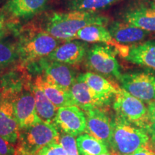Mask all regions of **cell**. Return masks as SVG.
<instances>
[{
    "instance_id": "17",
    "label": "cell",
    "mask_w": 155,
    "mask_h": 155,
    "mask_svg": "<svg viewBox=\"0 0 155 155\" xmlns=\"http://www.w3.org/2000/svg\"><path fill=\"white\" fill-rule=\"evenodd\" d=\"M34 85L40 89L48 99L58 108L75 106L71 91L53 84L46 80L43 76H37Z\"/></svg>"
},
{
    "instance_id": "18",
    "label": "cell",
    "mask_w": 155,
    "mask_h": 155,
    "mask_svg": "<svg viewBox=\"0 0 155 155\" xmlns=\"http://www.w3.org/2000/svg\"><path fill=\"white\" fill-rule=\"evenodd\" d=\"M108 30L114 40L120 44L137 43L146 39L151 33L125 22H112Z\"/></svg>"
},
{
    "instance_id": "37",
    "label": "cell",
    "mask_w": 155,
    "mask_h": 155,
    "mask_svg": "<svg viewBox=\"0 0 155 155\" xmlns=\"http://www.w3.org/2000/svg\"><path fill=\"white\" fill-rule=\"evenodd\" d=\"M0 100H1V97H0Z\"/></svg>"
},
{
    "instance_id": "31",
    "label": "cell",
    "mask_w": 155,
    "mask_h": 155,
    "mask_svg": "<svg viewBox=\"0 0 155 155\" xmlns=\"http://www.w3.org/2000/svg\"><path fill=\"white\" fill-rule=\"evenodd\" d=\"M145 130L147 131L148 134L151 133H155V121L151 122V123L149 124L147 127L145 128Z\"/></svg>"
},
{
    "instance_id": "15",
    "label": "cell",
    "mask_w": 155,
    "mask_h": 155,
    "mask_svg": "<svg viewBox=\"0 0 155 155\" xmlns=\"http://www.w3.org/2000/svg\"><path fill=\"white\" fill-rule=\"evenodd\" d=\"M75 39L86 42H97L115 48L121 57L125 58L129 52V46L120 44L114 40L108 30L102 25H90L77 32Z\"/></svg>"
},
{
    "instance_id": "26",
    "label": "cell",
    "mask_w": 155,
    "mask_h": 155,
    "mask_svg": "<svg viewBox=\"0 0 155 155\" xmlns=\"http://www.w3.org/2000/svg\"><path fill=\"white\" fill-rule=\"evenodd\" d=\"M59 143L62 145L67 155H80L78 149L76 139L74 136L70 134H64L60 137Z\"/></svg>"
},
{
    "instance_id": "32",
    "label": "cell",
    "mask_w": 155,
    "mask_h": 155,
    "mask_svg": "<svg viewBox=\"0 0 155 155\" xmlns=\"http://www.w3.org/2000/svg\"><path fill=\"white\" fill-rule=\"evenodd\" d=\"M150 136V147L155 152V133L149 134Z\"/></svg>"
},
{
    "instance_id": "25",
    "label": "cell",
    "mask_w": 155,
    "mask_h": 155,
    "mask_svg": "<svg viewBox=\"0 0 155 155\" xmlns=\"http://www.w3.org/2000/svg\"><path fill=\"white\" fill-rule=\"evenodd\" d=\"M18 57L17 47L10 42L0 41V68L9 65Z\"/></svg>"
},
{
    "instance_id": "27",
    "label": "cell",
    "mask_w": 155,
    "mask_h": 155,
    "mask_svg": "<svg viewBox=\"0 0 155 155\" xmlns=\"http://www.w3.org/2000/svg\"><path fill=\"white\" fill-rule=\"evenodd\" d=\"M37 155H67V153L59 142H53L44 147Z\"/></svg>"
},
{
    "instance_id": "28",
    "label": "cell",
    "mask_w": 155,
    "mask_h": 155,
    "mask_svg": "<svg viewBox=\"0 0 155 155\" xmlns=\"http://www.w3.org/2000/svg\"><path fill=\"white\" fill-rule=\"evenodd\" d=\"M14 144L0 137V155H15Z\"/></svg>"
},
{
    "instance_id": "29",
    "label": "cell",
    "mask_w": 155,
    "mask_h": 155,
    "mask_svg": "<svg viewBox=\"0 0 155 155\" xmlns=\"http://www.w3.org/2000/svg\"><path fill=\"white\" fill-rule=\"evenodd\" d=\"M128 155H155V152L152 148H150L148 146L142 147V148L139 149V150L136 151V152L132 153V154Z\"/></svg>"
},
{
    "instance_id": "30",
    "label": "cell",
    "mask_w": 155,
    "mask_h": 155,
    "mask_svg": "<svg viewBox=\"0 0 155 155\" xmlns=\"http://www.w3.org/2000/svg\"><path fill=\"white\" fill-rule=\"evenodd\" d=\"M147 109H148V116H149V120H150V123H151V122H154L155 121V100L149 103L148 106H147Z\"/></svg>"
},
{
    "instance_id": "35",
    "label": "cell",
    "mask_w": 155,
    "mask_h": 155,
    "mask_svg": "<svg viewBox=\"0 0 155 155\" xmlns=\"http://www.w3.org/2000/svg\"><path fill=\"white\" fill-rule=\"evenodd\" d=\"M1 82H0V90H1ZM0 97H2V93L0 92Z\"/></svg>"
},
{
    "instance_id": "5",
    "label": "cell",
    "mask_w": 155,
    "mask_h": 155,
    "mask_svg": "<svg viewBox=\"0 0 155 155\" xmlns=\"http://www.w3.org/2000/svg\"><path fill=\"white\" fill-rule=\"evenodd\" d=\"M119 81L122 88L142 101L155 100V73L136 71L121 75Z\"/></svg>"
},
{
    "instance_id": "8",
    "label": "cell",
    "mask_w": 155,
    "mask_h": 155,
    "mask_svg": "<svg viewBox=\"0 0 155 155\" xmlns=\"http://www.w3.org/2000/svg\"><path fill=\"white\" fill-rule=\"evenodd\" d=\"M122 19L144 30L155 32V2L152 0L139 2L124 12Z\"/></svg>"
},
{
    "instance_id": "36",
    "label": "cell",
    "mask_w": 155,
    "mask_h": 155,
    "mask_svg": "<svg viewBox=\"0 0 155 155\" xmlns=\"http://www.w3.org/2000/svg\"><path fill=\"white\" fill-rule=\"evenodd\" d=\"M152 1H154V2H155V0H152Z\"/></svg>"
},
{
    "instance_id": "20",
    "label": "cell",
    "mask_w": 155,
    "mask_h": 155,
    "mask_svg": "<svg viewBox=\"0 0 155 155\" xmlns=\"http://www.w3.org/2000/svg\"><path fill=\"white\" fill-rule=\"evenodd\" d=\"M48 0H8L5 9L15 17L27 18L38 14L45 7Z\"/></svg>"
},
{
    "instance_id": "1",
    "label": "cell",
    "mask_w": 155,
    "mask_h": 155,
    "mask_svg": "<svg viewBox=\"0 0 155 155\" xmlns=\"http://www.w3.org/2000/svg\"><path fill=\"white\" fill-rule=\"evenodd\" d=\"M108 18L96 12L71 10L68 12H55L50 16L46 32L58 40H75L77 32L90 25L106 26Z\"/></svg>"
},
{
    "instance_id": "7",
    "label": "cell",
    "mask_w": 155,
    "mask_h": 155,
    "mask_svg": "<svg viewBox=\"0 0 155 155\" xmlns=\"http://www.w3.org/2000/svg\"><path fill=\"white\" fill-rule=\"evenodd\" d=\"M116 53V51L111 46L94 45L88 50L87 63L88 66L96 72L119 80L121 73Z\"/></svg>"
},
{
    "instance_id": "21",
    "label": "cell",
    "mask_w": 155,
    "mask_h": 155,
    "mask_svg": "<svg viewBox=\"0 0 155 155\" xmlns=\"http://www.w3.org/2000/svg\"><path fill=\"white\" fill-rule=\"evenodd\" d=\"M78 78L84 81L95 92L108 101H111L112 97L115 96L119 90V88L111 82L96 73L86 72L79 75Z\"/></svg>"
},
{
    "instance_id": "4",
    "label": "cell",
    "mask_w": 155,
    "mask_h": 155,
    "mask_svg": "<svg viewBox=\"0 0 155 155\" xmlns=\"http://www.w3.org/2000/svg\"><path fill=\"white\" fill-rule=\"evenodd\" d=\"M114 109L116 116L138 127L145 129L150 124L148 109L144 101L122 88L115 96Z\"/></svg>"
},
{
    "instance_id": "9",
    "label": "cell",
    "mask_w": 155,
    "mask_h": 155,
    "mask_svg": "<svg viewBox=\"0 0 155 155\" xmlns=\"http://www.w3.org/2000/svg\"><path fill=\"white\" fill-rule=\"evenodd\" d=\"M54 124L67 134L78 137L86 131V114L77 106L59 108Z\"/></svg>"
},
{
    "instance_id": "12",
    "label": "cell",
    "mask_w": 155,
    "mask_h": 155,
    "mask_svg": "<svg viewBox=\"0 0 155 155\" xmlns=\"http://www.w3.org/2000/svg\"><path fill=\"white\" fill-rule=\"evenodd\" d=\"M19 127L15 116L12 98L3 96L0 100V137L12 144L18 141Z\"/></svg>"
},
{
    "instance_id": "33",
    "label": "cell",
    "mask_w": 155,
    "mask_h": 155,
    "mask_svg": "<svg viewBox=\"0 0 155 155\" xmlns=\"http://www.w3.org/2000/svg\"><path fill=\"white\" fill-rule=\"evenodd\" d=\"M4 28H5V16L0 14V38L3 34Z\"/></svg>"
},
{
    "instance_id": "22",
    "label": "cell",
    "mask_w": 155,
    "mask_h": 155,
    "mask_svg": "<svg viewBox=\"0 0 155 155\" xmlns=\"http://www.w3.org/2000/svg\"><path fill=\"white\" fill-rule=\"evenodd\" d=\"M32 92L33 93L35 100L36 111L39 117L42 121L54 124L58 108L56 107L44 93L34 84L32 86Z\"/></svg>"
},
{
    "instance_id": "24",
    "label": "cell",
    "mask_w": 155,
    "mask_h": 155,
    "mask_svg": "<svg viewBox=\"0 0 155 155\" xmlns=\"http://www.w3.org/2000/svg\"><path fill=\"white\" fill-rule=\"evenodd\" d=\"M121 0H71L68 7L71 10L96 12Z\"/></svg>"
},
{
    "instance_id": "19",
    "label": "cell",
    "mask_w": 155,
    "mask_h": 155,
    "mask_svg": "<svg viewBox=\"0 0 155 155\" xmlns=\"http://www.w3.org/2000/svg\"><path fill=\"white\" fill-rule=\"evenodd\" d=\"M124 58L133 64L155 70V42L147 41L132 45Z\"/></svg>"
},
{
    "instance_id": "11",
    "label": "cell",
    "mask_w": 155,
    "mask_h": 155,
    "mask_svg": "<svg viewBox=\"0 0 155 155\" xmlns=\"http://www.w3.org/2000/svg\"><path fill=\"white\" fill-rule=\"evenodd\" d=\"M86 116L85 132L104 142L108 148L112 135V121L100 108H92L84 111Z\"/></svg>"
},
{
    "instance_id": "6",
    "label": "cell",
    "mask_w": 155,
    "mask_h": 155,
    "mask_svg": "<svg viewBox=\"0 0 155 155\" xmlns=\"http://www.w3.org/2000/svg\"><path fill=\"white\" fill-rule=\"evenodd\" d=\"M59 41L48 33L42 32L23 40L17 46L19 57L25 62H31L42 59L50 55L56 48Z\"/></svg>"
},
{
    "instance_id": "14",
    "label": "cell",
    "mask_w": 155,
    "mask_h": 155,
    "mask_svg": "<svg viewBox=\"0 0 155 155\" xmlns=\"http://www.w3.org/2000/svg\"><path fill=\"white\" fill-rule=\"evenodd\" d=\"M70 91L75 106H78L84 111L92 108H101L108 105L111 101L95 92L78 77Z\"/></svg>"
},
{
    "instance_id": "2",
    "label": "cell",
    "mask_w": 155,
    "mask_h": 155,
    "mask_svg": "<svg viewBox=\"0 0 155 155\" xmlns=\"http://www.w3.org/2000/svg\"><path fill=\"white\" fill-rule=\"evenodd\" d=\"M112 126L110 147L116 155L130 154L142 147L150 146V136L142 128L117 116L112 121Z\"/></svg>"
},
{
    "instance_id": "13",
    "label": "cell",
    "mask_w": 155,
    "mask_h": 155,
    "mask_svg": "<svg viewBox=\"0 0 155 155\" xmlns=\"http://www.w3.org/2000/svg\"><path fill=\"white\" fill-rule=\"evenodd\" d=\"M40 66L44 71L45 78L61 88L70 90L76 81L74 72L67 64L42 58Z\"/></svg>"
},
{
    "instance_id": "23",
    "label": "cell",
    "mask_w": 155,
    "mask_h": 155,
    "mask_svg": "<svg viewBox=\"0 0 155 155\" xmlns=\"http://www.w3.org/2000/svg\"><path fill=\"white\" fill-rule=\"evenodd\" d=\"M76 142L80 155H101L108 152L104 142L87 133L78 136Z\"/></svg>"
},
{
    "instance_id": "10",
    "label": "cell",
    "mask_w": 155,
    "mask_h": 155,
    "mask_svg": "<svg viewBox=\"0 0 155 155\" xmlns=\"http://www.w3.org/2000/svg\"><path fill=\"white\" fill-rule=\"evenodd\" d=\"M12 103L19 130L27 129L42 121L37 114L35 100L32 92L28 91L22 92L12 98Z\"/></svg>"
},
{
    "instance_id": "3",
    "label": "cell",
    "mask_w": 155,
    "mask_h": 155,
    "mask_svg": "<svg viewBox=\"0 0 155 155\" xmlns=\"http://www.w3.org/2000/svg\"><path fill=\"white\" fill-rule=\"evenodd\" d=\"M19 132V152L22 155H37L44 147L59 142L60 134L53 124L42 121Z\"/></svg>"
},
{
    "instance_id": "34",
    "label": "cell",
    "mask_w": 155,
    "mask_h": 155,
    "mask_svg": "<svg viewBox=\"0 0 155 155\" xmlns=\"http://www.w3.org/2000/svg\"><path fill=\"white\" fill-rule=\"evenodd\" d=\"M101 155H112V154H111V153H110L109 152H108L105 153V154H101Z\"/></svg>"
},
{
    "instance_id": "16",
    "label": "cell",
    "mask_w": 155,
    "mask_h": 155,
    "mask_svg": "<svg viewBox=\"0 0 155 155\" xmlns=\"http://www.w3.org/2000/svg\"><path fill=\"white\" fill-rule=\"evenodd\" d=\"M88 53V46L85 42L78 40H69L58 46L48 58L67 65L81 63Z\"/></svg>"
}]
</instances>
